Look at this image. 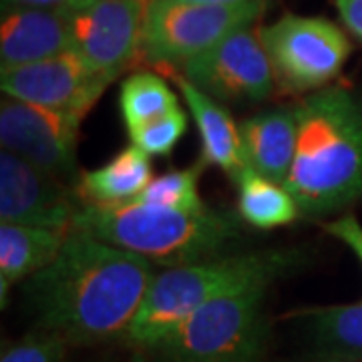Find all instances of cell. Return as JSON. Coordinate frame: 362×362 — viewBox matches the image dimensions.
<instances>
[{"mask_svg": "<svg viewBox=\"0 0 362 362\" xmlns=\"http://www.w3.org/2000/svg\"><path fill=\"white\" fill-rule=\"evenodd\" d=\"M185 131H187V115L180 107L127 133L131 143L143 149L149 157H165L175 149Z\"/></svg>", "mask_w": 362, "mask_h": 362, "instance_id": "22", "label": "cell"}, {"mask_svg": "<svg viewBox=\"0 0 362 362\" xmlns=\"http://www.w3.org/2000/svg\"><path fill=\"white\" fill-rule=\"evenodd\" d=\"M258 35L276 85L284 93L308 95L328 87L352 52L346 33L322 16L286 14L259 26Z\"/></svg>", "mask_w": 362, "mask_h": 362, "instance_id": "7", "label": "cell"}, {"mask_svg": "<svg viewBox=\"0 0 362 362\" xmlns=\"http://www.w3.org/2000/svg\"><path fill=\"white\" fill-rule=\"evenodd\" d=\"M151 180L149 156L131 143L109 163L81 173L75 194L81 204H125L141 194Z\"/></svg>", "mask_w": 362, "mask_h": 362, "instance_id": "18", "label": "cell"}, {"mask_svg": "<svg viewBox=\"0 0 362 362\" xmlns=\"http://www.w3.org/2000/svg\"><path fill=\"white\" fill-rule=\"evenodd\" d=\"M156 276V264L73 228L57 258L23 284L37 328L71 346L125 338Z\"/></svg>", "mask_w": 362, "mask_h": 362, "instance_id": "1", "label": "cell"}, {"mask_svg": "<svg viewBox=\"0 0 362 362\" xmlns=\"http://www.w3.org/2000/svg\"><path fill=\"white\" fill-rule=\"evenodd\" d=\"M326 362H362V302L292 310Z\"/></svg>", "mask_w": 362, "mask_h": 362, "instance_id": "17", "label": "cell"}, {"mask_svg": "<svg viewBox=\"0 0 362 362\" xmlns=\"http://www.w3.org/2000/svg\"><path fill=\"white\" fill-rule=\"evenodd\" d=\"M73 228L171 268L218 258V252L240 238L242 218L238 211L207 206L185 211L143 202L83 204Z\"/></svg>", "mask_w": 362, "mask_h": 362, "instance_id": "3", "label": "cell"}, {"mask_svg": "<svg viewBox=\"0 0 362 362\" xmlns=\"http://www.w3.org/2000/svg\"><path fill=\"white\" fill-rule=\"evenodd\" d=\"M334 4L344 26L362 40V0H334Z\"/></svg>", "mask_w": 362, "mask_h": 362, "instance_id": "25", "label": "cell"}, {"mask_svg": "<svg viewBox=\"0 0 362 362\" xmlns=\"http://www.w3.org/2000/svg\"><path fill=\"white\" fill-rule=\"evenodd\" d=\"M137 2H139V4H141V6H143V11H145V8H147V6H149V2H151V0H137Z\"/></svg>", "mask_w": 362, "mask_h": 362, "instance_id": "29", "label": "cell"}, {"mask_svg": "<svg viewBox=\"0 0 362 362\" xmlns=\"http://www.w3.org/2000/svg\"><path fill=\"white\" fill-rule=\"evenodd\" d=\"M298 139L284 185L306 216L332 214L362 197V99L328 85L294 107Z\"/></svg>", "mask_w": 362, "mask_h": 362, "instance_id": "2", "label": "cell"}, {"mask_svg": "<svg viewBox=\"0 0 362 362\" xmlns=\"http://www.w3.org/2000/svg\"><path fill=\"white\" fill-rule=\"evenodd\" d=\"M268 286L254 282L211 298L143 352L153 362H256L266 340Z\"/></svg>", "mask_w": 362, "mask_h": 362, "instance_id": "5", "label": "cell"}, {"mask_svg": "<svg viewBox=\"0 0 362 362\" xmlns=\"http://www.w3.org/2000/svg\"><path fill=\"white\" fill-rule=\"evenodd\" d=\"M69 8L2 6L0 21V71L39 63L71 51Z\"/></svg>", "mask_w": 362, "mask_h": 362, "instance_id": "13", "label": "cell"}, {"mask_svg": "<svg viewBox=\"0 0 362 362\" xmlns=\"http://www.w3.org/2000/svg\"><path fill=\"white\" fill-rule=\"evenodd\" d=\"M66 233L2 221L0 226V304L6 308L13 286L47 268L65 244Z\"/></svg>", "mask_w": 362, "mask_h": 362, "instance_id": "16", "label": "cell"}, {"mask_svg": "<svg viewBox=\"0 0 362 362\" xmlns=\"http://www.w3.org/2000/svg\"><path fill=\"white\" fill-rule=\"evenodd\" d=\"M81 117L4 97L0 105V143L57 180H73L77 171Z\"/></svg>", "mask_w": 362, "mask_h": 362, "instance_id": "9", "label": "cell"}, {"mask_svg": "<svg viewBox=\"0 0 362 362\" xmlns=\"http://www.w3.org/2000/svg\"><path fill=\"white\" fill-rule=\"evenodd\" d=\"M266 6L268 0L240 4L151 0L143 11V59L163 71L180 69L183 63L218 45L233 30L254 25Z\"/></svg>", "mask_w": 362, "mask_h": 362, "instance_id": "6", "label": "cell"}, {"mask_svg": "<svg viewBox=\"0 0 362 362\" xmlns=\"http://www.w3.org/2000/svg\"><path fill=\"white\" fill-rule=\"evenodd\" d=\"M113 81L71 49L39 63L2 71L0 87L6 97L85 119Z\"/></svg>", "mask_w": 362, "mask_h": 362, "instance_id": "10", "label": "cell"}, {"mask_svg": "<svg viewBox=\"0 0 362 362\" xmlns=\"http://www.w3.org/2000/svg\"><path fill=\"white\" fill-rule=\"evenodd\" d=\"M81 199L63 181L11 151L0 153V218L8 223L71 232Z\"/></svg>", "mask_w": 362, "mask_h": 362, "instance_id": "12", "label": "cell"}, {"mask_svg": "<svg viewBox=\"0 0 362 362\" xmlns=\"http://www.w3.org/2000/svg\"><path fill=\"white\" fill-rule=\"evenodd\" d=\"M69 346L61 334L37 328L14 342H4L0 362H65Z\"/></svg>", "mask_w": 362, "mask_h": 362, "instance_id": "23", "label": "cell"}, {"mask_svg": "<svg viewBox=\"0 0 362 362\" xmlns=\"http://www.w3.org/2000/svg\"><path fill=\"white\" fill-rule=\"evenodd\" d=\"M232 180L238 185L240 218L258 230L288 226L296 221L298 216L302 214L294 195L286 189V185L259 175L258 171L250 168L247 163Z\"/></svg>", "mask_w": 362, "mask_h": 362, "instance_id": "19", "label": "cell"}, {"mask_svg": "<svg viewBox=\"0 0 362 362\" xmlns=\"http://www.w3.org/2000/svg\"><path fill=\"white\" fill-rule=\"evenodd\" d=\"M288 266L286 254L262 252L163 268L156 272L123 340L135 350L151 349L211 298L254 282H272Z\"/></svg>", "mask_w": 362, "mask_h": 362, "instance_id": "4", "label": "cell"}, {"mask_svg": "<svg viewBox=\"0 0 362 362\" xmlns=\"http://www.w3.org/2000/svg\"><path fill=\"white\" fill-rule=\"evenodd\" d=\"M143 6L137 0H90L69 13L73 51L117 78L141 52Z\"/></svg>", "mask_w": 362, "mask_h": 362, "instance_id": "11", "label": "cell"}, {"mask_svg": "<svg viewBox=\"0 0 362 362\" xmlns=\"http://www.w3.org/2000/svg\"><path fill=\"white\" fill-rule=\"evenodd\" d=\"M165 73L173 81L175 89H180L183 101L194 117L202 137V159L206 161V165H218L233 177L246 165L240 125L233 123L232 115L226 107H221L220 101L197 89L192 81H187L175 69H168Z\"/></svg>", "mask_w": 362, "mask_h": 362, "instance_id": "14", "label": "cell"}, {"mask_svg": "<svg viewBox=\"0 0 362 362\" xmlns=\"http://www.w3.org/2000/svg\"><path fill=\"white\" fill-rule=\"evenodd\" d=\"M204 168H206V161L199 159L192 168L173 169L159 177H153L133 202L175 207V209H185V211H199L206 207L197 189Z\"/></svg>", "mask_w": 362, "mask_h": 362, "instance_id": "21", "label": "cell"}, {"mask_svg": "<svg viewBox=\"0 0 362 362\" xmlns=\"http://www.w3.org/2000/svg\"><path fill=\"white\" fill-rule=\"evenodd\" d=\"M129 362H153V361H151V358H149V356H147V354H145L143 350H135Z\"/></svg>", "mask_w": 362, "mask_h": 362, "instance_id": "28", "label": "cell"}, {"mask_svg": "<svg viewBox=\"0 0 362 362\" xmlns=\"http://www.w3.org/2000/svg\"><path fill=\"white\" fill-rule=\"evenodd\" d=\"M90 0H2V6H13V4H23V6H47V8H77L81 4H87Z\"/></svg>", "mask_w": 362, "mask_h": 362, "instance_id": "26", "label": "cell"}, {"mask_svg": "<svg viewBox=\"0 0 362 362\" xmlns=\"http://www.w3.org/2000/svg\"><path fill=\"white\" fill-rule=\"evenodd\" d=\"M194 2H207V4H240V2H252V0H194Z\"/></svg>", "mask_w": 362, "mask_h": 362, "instance_id": "27", "label": "cell"}, {"mask_svg": "<svg viewBox=\"0 0 362 362\" xmlns=\"http://www.w3.org/2000/svg\"><path fill=\"white\" fill-rule=\"evenodd\" d=\"M181 75L220 103L270 99L276 78L258 28L244 26L180 66Z\"/></svg>", "mask_w": 362, "mask_h": 362, "instance_id": "8", "label": "cell"}, {"mask_svg": "<svg viewBox=\"0 0 362 362\" xmlns=\"http://www.w3.org/2000/svg\"><path fill=\"white\" fill-rule=\"evenodd\" d=\"M322 228L324 232L340 240L344 246H349L362 264V226L352 214H346V216H342L338 220L324 221Z\"/></svg>", "mask_w": 362, "mask_h": 362, "instance_id": "24", "label": "cell"}, {"mask_svg": "<svg viewBox=\"0 0 362 362\" xmlns=\"http://www.w3.org/2000/svg\"><path fill=\"white\" fill-rule=\"evenodd\" d=\"M240 133L247 165L259 175L284 185L296 153L298 121L294 107L270 109L247 117L240 125Z\"/></svg>", "mask_w": 362, "mask_h": 362, "instance_id": "15", "label": "cell"}, {"mask_svg": "<svg viewBox=\"0 0 362 362\" xmlns=\"http://www.w3.org/2000/svg\"><path fill=\"white\" fill-rule=\"evenodd\" d=\"M119 105L127 131L180 109L177 95L165 78L149 71H137L123 81Z\"/></svg>", "mask_w": 362, "mask_h": 362, "instance_id": "20", "label": "cell"}]
</instances>
